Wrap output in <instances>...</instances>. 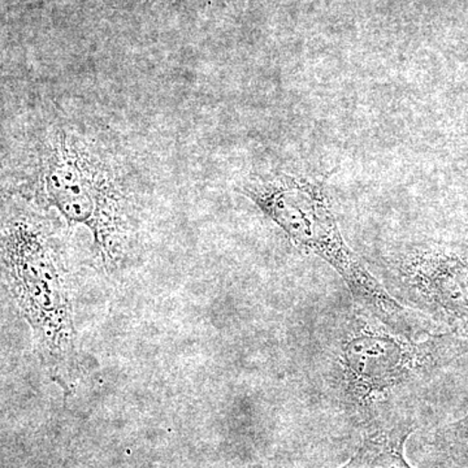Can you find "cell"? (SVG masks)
Instances as JSON below:
<instances>
[{
  "instance_id": "6da1fadb",
  "label": "cell",
  "mask_w": 468,
  "mask_h": 468,
  "mask_svg": "<svg viewBox=\"0 0 468 468\" xmlns=\"http://www.w3.org/2000/svg\"><path fill=\"white\" fill-rule=\"evenodd\" d=\"M467 353L466 341L451 332L409 337L356 307L335 326L326 351V392L365 430L406 414L409 399Z\"/></svg>"
},
{
  "instance_id": "7a4b0ae2",
  "label": "cell",
  "mask_w": 468,
  "mask_h": 468,
  "mask_svg": "<svg viewBox=\"0 0 468 468\" xmlns=\"http://www.w3.org/2000/svg\"><path fill=\"white\" fill-rule=\"evenodd\" d=\"M0 286L29 325L43 368L69 394L82 371L69 272L60 242L41 218L0 215Z\"/></svg>"
},
{
  "instance_id": "3957f363",
  "label": "cell",
  "mask_w": 468,
  "mask_h": 468,
  "mask_svg": "<svg viewBox=\"0 0 468 468\" xmlns=\"http://www.w3.org/2000/svg\"><path fill=\"white\" fill-rule=\"evenodd\" d=\"M239 192L273 221L295 248L334 268L359 309L409 337L428 332L426 316L397 301L345 241L322 176L282 171L255 175L242 181Z\"/></svg>"
},
{
  "instance_id": "277c9868",
  "label": "cell",
  "mask_w": 468,
  "mask_h": 468,
  "mask_svg": "<svg viewBox=\"0 0 468 468\" xmlns=\"http://www.w3.org/2000/svg\"><path fill=\"white\" fill-rule=\"evenodd\" d=\"M43 193L70 227L90 230L106 272L122 266L131 241V203L122 178L100 151L80 135L58 132L46 155Z\"/></svg>"
},
{
  "instance_id": "5b68a950",
  "label": "cell",
  "mask_w": 468,
  "mask_h": 468,
  "mask_svg": "<svg viewBox=\"0 0 468 468\" xmlns=\"http://www.w3.org/2000/svg\"><path fill=\"white\" fill-rule=\"evenodd\" d=\"M387 279L397 301L468 344L467 257L440 246H415L394 255Z\"/></svg>"
},
{
  "instance_id": "8992f818",
  "label": "cell",
  "mask_w": 468,
  "mask_h": 468,
  "mask_svg": "<svg viewBox=\"0 0 468 468\" xmlns=\"http://www.w3.org/2000/svg\"><path fill=\"white\" fill-rule=\"evenodd\" d=\"M414 431L408 414L371 424L363 430L358 451L340 468H414L405 458V443Z\"/></svg>"
},
{
  "instance_id": "52a82bcc",
  "label": "cell",
  "mask_w": 468,
  "mask_h": 468,
  "mask_svg": "<svg viewBox=\"0 0 468 468\" xmlns=\"http://www.w3.org/2000/svg\"><path fill=\"white\" fill-rule=\"evenodd\" d=\"M436 442L451 468H468V412L460 420L442 427L437 432Z\"/></svg>"
},
{
  "instance_id": "ba28073f",
  "label": "cell",
  "mask_w": 468,
  "mask_h": 468,
  "mask_svg": "<svg viewBox=\"0 0 468 468\" xmlns=\"http://www.w3.org/2000/svg\"><path fill=\"white\" fill-rule=\"evenodd\" d=\"M257 468H261V467H257Z\"/></svg>"
}]
</instances>
